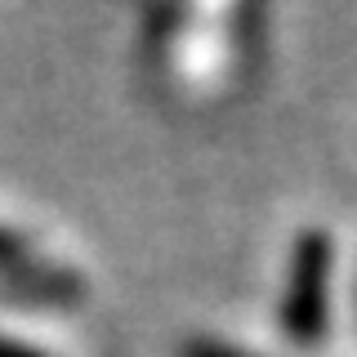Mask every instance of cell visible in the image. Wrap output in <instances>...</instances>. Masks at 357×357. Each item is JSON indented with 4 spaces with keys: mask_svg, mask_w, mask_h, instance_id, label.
Returning <instances> with one entry per match:
<instances>
[{
    "mask_svg": "<svg viewBox=\"0 0 357 357\" xmlns=\"http://www.w3.org/2000/svg\"><path fill=\"white\" fill-rule=\"evenodd\" d=\"M0 357H40V353L22 349V344H9V340H0Z\"/></svg>",
    "mask_w": 357,
    "mask_h": 357,
    "instance_id": "3957f363",
    "label": "cell"
},
{
    "mask_svg": "<svg viewBox=\"0 0 357 357\" xmlns=\"http://www.w3.org/2000/svg\"><path fill=\"white\" fill-rule=\"evenodd\" d=\"M183 357H245V353H237V349H223V344H192Z\"/></svg>",
    "mask_w": 357,
    "mask_h": 357,
    "instance_id": "7a4b0ae2",
    "label": "cell"
},
{
    "mask_svg": "<svg viewBox=\"0 0 357 357\" xmlns=\"http://www.w3.org/2000/svg\"><path fill=\"white\" fill-rule=\"evenodd\" d=\"M326 268H331V245L326 237L308 232L295 250V268H290V290L282 308V326L295 340H317L326 331Z\"/></svg>",
    "mask_w": 357,
    "mask_h": 357,
    "instance_id": "6da1fadb",
    "label": "cell"
},
{
    "mask_svg": "<svg viewBox=\"0 0 357 357\" xmlns=\"http://www.w3.org/2000/svg\"><path fill=\"white\" fill-rule=\"evenodd\" d=\"M14 255H18V241L0 232V264H9V259H14Z\"/></svg>",
    "mask_w": 357,
    "mask_h": 357,
    "instance_id": "277c9868",
    "label": "cell"
}]
</instances>
